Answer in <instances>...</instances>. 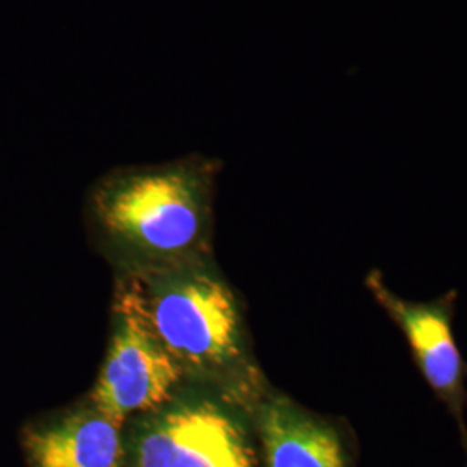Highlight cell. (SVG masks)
<instances>
[{"mask_svg": "<svg viewBox=\"0 0 467 467\" xmlns=\"http://www.w3.org/2000/svg\"><path fill=\"white\" fill-rule=\"evenodd\" d=\"M366 285L389 320L400 329L420 376L455 420L467 453V366L453 336L457 293L431 301H410L395 295L379 270H370Z\"/></svg>", "mask_w": 467, "mask_h": 467, "instance_id": "5", "label": "cell"}, {"mask_svg": "<svg viewBox=\"0 0 467 467\" xmlns=\"http://www.w3.org/2000/svg\"><path fill=\"white\" fill-rule=\"evenodd\" d=\"M135 467H256L239 419L210 400L165 403L134 440Z\"/></svg>", "mask_w": 467, "mask_h": 467, "instance_id": "4", "label": "cell"}, {"mask_svg": "<svg viewBox=\"0 0 467 467\" xmlns=\"http://www.w3.org/2000/svg\"><path fill=\"white\" fill-rule=\"evenodd\" d=\"M466 372H467V368H466Z\"/></svg>", "mask_w": 467, "mask_h": 467, "instance_id": "8", "label": "cell"}, {"mask_svg": "<svg viewBox=\"0 0 467 467\" xmlns=\"http://www.w3.org/2000/svg\"><path fill=\"white\" fill-rule=\"evenodd\" d=\"M215 165L182 160L158 167L121 168L90 192V212L115 243L175 258L200 246L212 208Z\"/></svg>", "mask_w": 467, "mask_h": 467, "instance_id": "1", "label": "cell"}, {"mask_svg": "<svg viewBox=\"0 0 467 467\" xmlns=\"http://www.w3.org/2000/svg\"><path fill=\"white\" fill-rule=\"evenodd\" d=\"M139 287L152 331L184 372L213 374L244 364L239 306L217 275L181 268Z\"/></svg>", "mask_w": 467, "mask_h": 467, "instance_id": "2", "label": "cell"}, {"mask_svg": "<svg viewBox=\"0 0 467 467\" xmlns=\"http://www.w3.org/2000/svg\"><path fill=\"white\" fill-rule=\"evenodd\" d=\"M256 430L265 467H350L345 441L333 424L284 395L258 401Z\"/></svg>", "mask_w": 467, "mask_h": 467, "instance_id": "6", "label": "cell"}, {"mask_svg": "<svg viewBox=\"0 0 467 467\" xmlns=\"http://www.w3.org/2000/svg\"><path fill=\"white\" fill-rule=\"evenodd\" d=\"M115 331L92 393V407L117 422L158 410L171 399L184 370L152 331L139 284L117 296Z\"/></svg>", "mask_w": 467, "mask_h": 467, "instance_id": "3", "label": "cell"}, {"mask_svg": "<svg viewBox=\"0 0 467 467\" xmlns=\"http://www.w3.org/2000/svg\"><path fill=\"white\" fill-rule=\"evenodd\" d=\"M34 467H121L119 422L96 407L38 428L26 438Z\"/></svg>", "mask_w": 467, "mask_h": 467, "instance_id": "7", "label": "cell"}]
</instances>
